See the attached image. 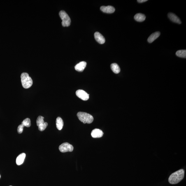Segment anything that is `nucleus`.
Returning a JSON list of instances; mask_svg holds the SVG:
<instances>
[{"label": "nucleus", "mask_w": 186, "mask_h": 186, "mask_svg": "<svg viewBox=\"0 0 186 186\" xmlns=\"http://www.w3.org/2000/svg\"><path fill=\"white\" fill-rule=\"evenodd\" d=\"M24 127V126L22 124H20V125L19 126L18 128H17V132H18L19 134H21L22 132L23 131Z\"/></svg>", "instance_id": "20"}, {"label": "nucleus", "mask_w": 186, "mask_h": 186, "mask_svg": "<svg viewBox=\"0 0 186 186\" xmlns=\"http://www.w3.org/2000/svg\"><path fill=\"white\" fill-rule=\"evenodd\" d=\"M160 35V33L159 31H157L155 32L151 35L149 37L148 39V41L149 43H152L153 42L154 40L157 39V38H158Z\"/></svg>", "instance_id": "13"}, {"label": "nucleus", "mask_w": 186, "mask_h": 186, "mask_svg": "<svg viewBox=\"0 0 186 186\" xmlns=\"http://www.w3.org/2000/svg\"><path fill=\"white\" fill-rule=\"evenodd\" d=\"M111 68L112 71L114 73L117 74L120 71V69L118 65L116 63H113L111 65Z\"/></svg>", "instance_id": "17"}, {"label": "nucleus", "mask_w": 186, "mask_h": 186, "mask_svg": "<svg viewBox=\"0 0 186 186\" xmlns=\"http://www.w3.org/2000/svg\"><path fill=\"white\" fill-rule=\"evenodd\" d=\"M147 1H147V0H138V1H137L138 3H143L144 2H146Z\"/></svg>", "instance_id": "21"}, {"label": "nucleus", "mask_w": 186, "mask_h": 186, "mask_svg": "<svg viewBox=\"0 0 186 186\" xmlns=\"http://www.w3.org/2000/svg\"><path fill=\"white\" fill-rule=\"evenodd\" d=\"M56 124L57 128L59 130H61L62 129L64 126V122L60 117H58L56 119Z\"/></svg>", "instance_id": "16"}, {"label": "nucleus", "mask_w": 186, "mask_h": 186, "mask_svg": "<svg viewBox=\"0 0 186 186\" xmlns=\"http://www.w3.org/2000/svg\"><path fill=\"white\" fill-rule=\"evenodd\" d=\"M44 118L41 116H39L37 120V125L38 127L39 130L41 131H43L46 128L48 124L47 122H45L43 119Z\"/></svg>", "instance_id": "5"}, {"label": "nucleus", "mask_w": 186, "mask_h": 186, "mask_svg": "<svg viewBox=\"0 0 186 186\" xmlns=\"http://www.w3.org/2000/svg\"><path fill=\"white\" fill-rule=\"evenodd\" d=\"M1 175H0V178H1Z\"/></svg>", "instance_id": "22"}, {"label": "nucleus", "mask_w": 186, "mask_h": 186, "mask_svg": "<svg viewBox=\"0 0 186 186\" xmlns=\"http://www.w3.org/2000/svg\"><path fill=\"white\" fill-rule=\"evenodd\" d=\"M26 157V154L21 153L17 157L16 160V163L17 165L20 166L23 163Z\"/></svg>", "instance_id": "14"}, {"label": "nucleus", "mask_w": 186, "mask_h": 186, "mask_svg": "<svg viewBox=\"0 0 186 186\" xmlns=\"http://www.w3.org/2000/svg\"><path fill=\"white\" fill-rule=\"evenodd\" d=\"M185 176V170L180 169L170 175L168 182L170 184L174 185L180 182L183 179Z\"/></svg>", "instance_id": "1"}, {"label": "nucleus", "mask_w": 186, "mask_h": 186, "mask_svg": "<svg viewBox=\"0 0 186 186\" xmlns=\"http://www.w3.org/2000/svg\"><path fill=\"white\" fill-rule=\"evenodd\" d=\"M146 16L144 14L141 13H138L134 16V19L138 22H143L145 21Z\"/></svg>", "instance_id": "15"}, {"label": "nucleus", "mask_w": 186, "mask_h": 186, "mask_svg": "<svg viewBox=\"0 0 186 186\" xmlns=\"http://www.w3.org/2000/svg\"><path fill=\"white\" fill-rule=\"evenodd\" d=\"M76 94L78 97L84 101L88 100L89 98V94L82 90H78L76 91Z\"/></svg>", "instance_id": "7"}, {"label": "nucleus", "mask_w": 186, "mask_h": 186, "mask_svg": "<svg viewBox=\"0 0 186 186\" xmlns=\"http://www.w3.org/2000/svg\"><path fill=\"white\" fill-rule=\"evenodd\" d=\"M87 63L85 61H81L75 66V69L76 71L79 72H82L85 69Z\"/></svg>", "instance_id": "12"}, {"label": "nucleus", "mask_w": 186, "mask_h": 186, "mask_svg": "<svg viewBox=\"0 0 186 186\" xmlns=\"http://www.w3.org/2000/svg\"><path fill=\"white\" fill-rule=\"evenodd\" d=\"M59 150L61 152L64 153L68 152H72L73 147L72 145L69 143H63L60 145Z\"/></svg>", "instance_id": "6"}, {"label": "nucleus", "mask_w": 186, "mask_h": 186, "mask_svg": "<svg viewBox=\"0 0 186 186\" xmlns=\"http://www.w3.org/2000/svg\"></svg>", "instance_id": "23"}, {"label": "nucleus", "mask_w": 186, "mask_h": 186, "mask_svg": "<svg viewBox=\"0 0 186 186\" xmlns=\"http://www.w3.org/2000/svg\"><path fill=\"white\" fill-rule=\"evenodd\" d=\"M176 55L178 57L182 58H186V50H182L178 51L176 52Z\"/></svg>", "instance_id": "18"}, {"label": "nucleus", "mask_w": 186, "mask_h": 186, "mask_svg": "<svg viewBox=\"0 0 186 186\" xmlns=\"http://www.w3.org/2000/svg\"><path fill=\"white\" fill-rule=\"evenodd\" d=\"M100 10L103 13L108 14L113 13L115 11V8L111 6H101Z\"/></svg>", "instance_id": "9"}, {"label": "nucleus", "mask_w": 186, "mask_h": 186, "mask_svg": "<svg viewBox=\"0 0 186 186\" xmlns=\"http://www.w3.org/2000/svg\"><path fill=\"white\" fill-rule=\"evenodd\" d=\"M103 131L99 129H95L92 131L91 135L94 138H101L103 136Z\"/></svg>", "instance_id": "8"}, {"label": "nucleus", "mask_w": 186, "mask_h": 186, "mask_svg": "<svg viewBox=\"0 0 186 186\" xmlns=\"http://www.w3.org/2000/svg\"><path fill=\"white\" fill-rule=\"evenodd\" d=\"M22 125L24 127H31V121L30 119L29 118H27L24 119L22 123Z\"/></svg>", "instance_id": "19"}, {"label": "nucleus", "mask_w": 186, "mask_h": 186, "mask_svg": "<svg viewBox=\"0 0 186 186\" xmlns=\"http://www.w3.org/2000/svg\"><path fill=\"white\" fill-rule=\"evenodd\" d=\"M168 18L172 22L179 24H181V22L179 17L175 14L170 13L168 14Z\"/></svg>", "instance_id": "11"}, {"label": "nucleus", "mask_w": 186, "mask_h": 186, "mask_svg": "<svg viewBox=\"0 0 186 186\" xmlns=\"http://www.w3.org/2000/svg\"><path fill=\"white\" fill-rule=\"evenodd\" d=\"M59 15L62 20V24L63 27H68L71 25V19L65 12L61 10L59 12Z\"/></svg>", "instance_id": "4"}, {"label": "nucleus", "mask_w": 186, "mask_h": 186, "mask_svg": "<svg viewBox=\"0 0 186 186\" xmlns=\"http://www.w3.org/2000/svg\"><path fill=\"white\" fill-rule=\"evenodd\" d=\"M94 36L96 41L101 44L104 43L105 42V39L104 37L100 33L98 32H96L94 33Z\"/></svg>", "instance_id": "10"}, {"label": "nucleus", "mask_w": 186, "mask_h": 186, "mask_svg": "<svg viewBox=\"0 0 186 186\" xmlns=\"http://www.w3.org/2000/svg\"><path fill=\"white\" fill-rule=\"evenodd\" d=\"M20 77L22 87L24 88H29L32 86L33 81L28 73H22Z\"/></svg>", "instance_id": "3"}, {"label": "nucleus", "mask_w": 186, "mask_h": 186, "mask_svg": "<svg viewBox=\"0 0 186 186\" xmlns=\"http://www.w3.org/2000/svg\"><path fill=\"white\" fill-rule=\"evenodd\" d=\"M77 116L79 120L84 124L92 123L94 120L92 115L86 112H78L77 114Z\"/></svg>", "instance_id": "2"}]
</instances>
